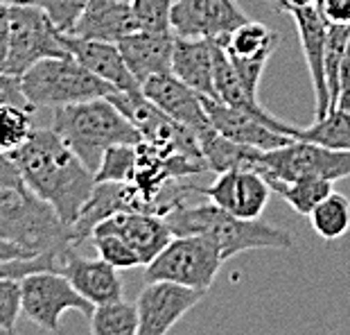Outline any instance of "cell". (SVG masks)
I'll return each instance as SVG.
<instances>
[{
    "label": "cell",
    "mask_w": 350,
    "mask_h": 335,
    "mask_svg": "<svg viewBox=\"0 0 350 335\" xmlns=\"http://www.w3.org/2000/svg\"><path fill=\"white\" fill-rule=\"evenodd\" d=\"M25 188L48 202L72 227L95 188V173L57 136L55 129L36 127L16 152L10 154Z\"/></svg>",
    "instance_id": "cell-1"
},
{
    "label": "cell",
    "mask_w": 350,
    "mask_h": 335,
    "mask_svg": "<svg viewBox=\"0 0 350 335\" xmlns=\"http://www.w3.org/2000/svg\"><path fill=\"white\" fill-rule=\"evenodd\" d=\"M174 236H206L217 245L221 260L240 256L253 249H289L294 238L285 229L262 220H244L206 202L197 206L181 204L165 215Z\"/></svg>",
    "instance_id": "cell-2"
},
{
    "label": "cell",
    "mask_w": 350,
    "mask_h": 335,
    "mask_svg": "<svg viewBox=\"0 0 350 335\" xmlns=\"http://www.w3.org/2000/svg\"><path fill=\"white\" fill-rule=\"evenodd\" d=\"M52 129L93 173H98L109 147L138 145L143 140L140 132L109 98L52 109Z\"/></svg>",
    "instance_id": "cell-3"
},
{
    "label": "cell",
    "mask_w": 350,
    "mask_h": 335,
    "mask_svg": "<svg viewBox=\"0 0 350 335\" xmlns=\"http://www.w3.org/2000/svg\"><path fill=\"white\" fill-rule=\"evenodd\" d=\"M0 240L29 254H62L72 247V232L59 213L27 188L0 186Z\"/></svg>",
    "instance_id": "cell-4"
},
{
    "label": "cell",
    "mask_w": 350,
    "mask_h": 335,
    "mask_svg": "<svg viewBox=\"0 0 350 335\" xmlns=\"http://www.w3.org/2000/svg\"><path fill=\"white\" fill-rule=\"evenodd\" d=\"M21 79L34 109H62L68 104L107 98L116 91L111 84L84 69L75 57H46L29 66Z\"/></svg>",
    "instance_id": "cell-5"
},
{
    "label": "cell",
    "mask_w": 350,
    "mask_h": 335,
    "mask_svg": "<svg viewBox=\"0 0 350 335\" xmlns=\"http://www.w3.org/2000/svg\"><path fill=\"white\" fill-rule=\"evenodd\" d=\"M46 57H70L68 32L57 29L48 14L39 7L12 5L7 43L0 55V71L23 75L29 66Z\"/></svg>",
    "instance_id": "cell-6"
},
{
    "label": "cell",
    "mask_w": 350,
    "mask_h": 335,
    "mask_svg": "<svg viewBox=\"0 0 350 335\" xmlns=\"http://www.w3.org/2000/svg\"><path fill=\"white\" fill-rule=\"evenodd\" d=\"M221 254L206 236H174L150 265H145V284L170 281L208 293L221 270Z\"/></svg>",
    "instance_id": "cell-7"
},
{
    "label": "cell",
    "mask_w": 350,
    "mask_h": 335,
    "mask_svg": "<svg viewBox=\"0 0 350 335\" xmlns=\"http://www.w3.org/2000/svg\"><path fill=\"white\" fill-rule=\"evenodd\" d=\"M256 173L273 182H292L299 177H321L327 182H339L350 177V150H330V147L294 138L292 143L260 150L256 154Z\"/></svg>",
    "instance_id": "cell-8"
},
{
    "label": "cell",
    "mask_w": 350,
    "mask_h": 335,
    "mask_svg": "<svg viewBox=\"0 0 350 335\" xmlns=\"http://www.w3.org/2000/svg\"><path fill=\"white\" fill-rule=\"evenodd\" d=\"M23 288V315L48 333H59V322L68 310L86 319L93 317L95 306L84 299L68 279L57 270H39L21 279Z\"/></svg>",
    "instance_id": "cell-9"
},
{
    "label": "cell",
    "mask_w": 350,
    "mask_h": 335,
    "mask_svg": "<svg viewBox=\"0 0 350 335\" xmlns=\"http://www.w3.org/2000/svg\"><path fill=\"white\" fill-rule=\"evenodd\" d=\"M215 43L221 46L233 71L237 73V77L247 86V91L258 95L260 79H262V73L267 64H269L271 55L278 48L280 34L269 25L249 18L235 32H230L226 39H219Z\"/></svg>",
    "instance_id": "cell-10"
},
{
    "label": "cell",
    "mask_w": 350,
    "mask_h": 335,
    "mask_svg": "<svg viewBox=\"0 0 350 335\" xmlns=\"http://www.w3.org/2000/svg\"><path fill=\"white\" fill-rule=\"evenodd\" d=\"M206 293L170 281H150L138 295V335H167Z\"/></svg>",
    "instance_id": "cell-11"
},
{
    "label": "cell",
    "mask_w": 350,
    "mask_h": 335,
    "mask_svg": "<svg viewBox=\"0 0 350 335\" xmlns=\"http://www.w3.org/2000/svg\"><path fill=\"white\" fill-rule=\"evenodd\" d=\"M247 21L235 0H176L172 5V32L188 39H226Z\"/></svg>",
    "instance_id": "cell-12"
},
{
    "label": "cell",
    "mask_w": 350,
    "mask_h": 335,
    "mask_svg": "<svg viewBox=\"0 0 350 335\" xmlns=\"http://www.w3.org/2000/svg\"><path fill=\"white\" fill-rule=\"evenodd\" d=\"M195 193L208 197V202L217 204L237 218L258 220L262 218L265 208L269 204L271 186L256 170L237 168L219 173L211 186H204V188L195 186Z\"/></svg>",
    "instance_id": "cell-13"
},
{
    "label": "cell",
    "mask_w": 350,
    "mask_h": 335,
    "mask_svg": "<svg viewBox=\"0 0 350 335\" xmlns=\"http://www.w3.org/2000/svg\"><path fill=\"white\" fill-rule=\"evenodd\" d=\"M57 272H62L70 281L77 293L98 306L122 301L124 286L120 279V270L109 265L104 258H86L79 256L75 249L68 247L57 256Z\"/></svg>",
    "instance_id": "cell-14"
},
{
    "label": "cell",
    "mask_w": 350,
    "mask_h": 335,
    "mask_svg": "<svg viewBox=\"0 0 350 335\" xmlns=\"http://www.w3.org/2000/svg\"><path fill=\"white\" fill-rule=\"evenodd\" d=\"M126 211L147 213V206L143 197L138 195L136 186L131 182H95L93 193L88 195L86 204L81 206L75 225L70 227L72 247L88 240L93 236L95 227H100L104 220Z\"/></svg>",
    "instance_id": "cell-15"
},
{
    "label": "cell",
    "mask_w": 350,
    "mask_h": 335,
    "mask_svg": "<svg viewBox=\"0 0 350 335\" xmlns=\"http://www.w3.org/2000/svg\"><path fill=\"white\" fill-rule=\"evenodd\" d=\"M95 232L118 234L133 251H136L143 267L150 265L163 251V247L174 238L163 215L145 213V211L118 213L113 218L104 220L100 227H95Z\"/></svg>",
    "instance_id": "cell-16"
},
{
    "label": "cell",
    "mask_w": 350,
    "mask_h": 335,
    "mask_svg": "<svg viewBox=\"0 0 350 335\" xmlns=\"http://www.w3.org/2000/svg\"><path fill=\"white\" fill-rule=\"evenodd\" d=\"M204 107L213 127L224 138L233 140L237 145L265 152V150H275V147H282L294 140L292 136H285V134L267 127L265 123H260L258 118H253L247 111L228 107V104L219 100L204 98Z\"/></svg>",
    "instance_id": "cell-17"
},
{
    "label": "cell",
    "mask_w": 350,
    "mask_h": 335,
    "mask_svg": "<svg viewBox=\"0 0 350 335\" xmlns=\"http://www.w3.org/2000/svg\"><path fill=\"white\" fill-rule=\"evenodd\" d=\"M299 29L301 48L305 55V64H308L312 88H314V121L323 118L330 111V91H327L325 82V39H327V23L321 16V12L317 10V5L305 7V10L289 12Z\"/></svg>",
    "instance_id": "cell-18"
},
{
    "label": "cell",
    "mask_w": 350,
    "mask_h": 335,
    "mask_svg": "<svg viewBox=\"0 0 350 335\" xmlns=\"http://www.w3.org/2000/svg\"><path fill=\"white\" fill-rule=\"evenodd\" d=\"M143 95L152 100L161 111H165L176 123L185 125L192 132H201L211 125L204 107V95L192 91L181 79L170 75H156L143 82Z\"/></svg>",
    "instance_id": "cell-19"
},
{
    "label": "cell",
    "mask_w": 350,
    "mask_h": 335,
    "mask_svg": "<svg viewBox=\"0 0 350 335\" xmlns=\"http://www.w3.org/2000/svg\"><path fill=\"white\" fill-rule=\"evenodd\" d=\"M174 32H150V29H136L118 43L124 64L129 66L131 75L140 82H147L156 75H170L172 73L174 55Z\"/></svg>",
    "instance_id": "cell-20"
},
{
    "label": "cell",
    "mask_w": 350,
    "mask_h": 335,
    "mask_svg": "<svg viewBox=\"0 0 350 335\" xmlns=\"http://www.w3.org/2000/svg\"><path fill=\"white\" fill-rule=\"evenodd\" d=\"M68 50L70 57H75L77 62L111 84L116 91L124 93H138L143 91L140 82L131 75L129 66L124 64V57L118 43L107 41H91V39H79V36L68 34Z\"/></svg>",
    "instance_id": "cell-21"
},
{
    "label": "cell",
    "mask_w": 350,
    "mask_h": 335,
    "mask_svg": "<svg viewBox=\"0 0 350 335\" xmlns=\"http://www.w3.org/2000/svg\"><path fill=\"white\" fill-rule=\"evenodd\" d=\"M138 21L133 16L131 3L120 0H88L75 27L68 34L79 39L120 43L124 36L136 32Z\"/></svg>",
    "instance_id": "cell-22"
},
{
    "label": "cell",
    "mask_w": 350,
    "mask_h": 335,
    "mask_svg": "<svg viewBox=\"0 0 350 335\" xmlns=\"http://www.w3.org/2000/svg\"><path fill=\"white\" fill-rule=\"evenodd\" d=\"M172 75L204 98L219 100L215 88V55L211 39L176 36L172 55Z\"/></svg>",
    "instance_id": "cell-23"
},
{
    "label": "cell",
    "mask_w": 350,
    "mask_h": 335,
    "mask_svg": "<svg viewBox=\"0 0 350 335\" xmlns=\"http://www.w3.org/2000/svg\"><path fill=\"white\" fill-rule=\"evenodd\" d=\"M197 138L201 152H204V159L208 163V170H213V173L219 175L226 173V170H237V168L253 170V166H256V154L260 150L233 143V140L221 136L213 125L197 132Z\"/></svg>",
    "instance_id": "cell-24"
},
{
    "label": "cell",
    "mask_w": 350,
    "mask_h": 335,
    "mask_svg": "<svg viewBox=\"0 0 350 335\" xmlns=\"http://www.w3.org/2000/svg\"><path fill=\"white\" fill-rule=\"evenodd\" d=\"M269 186L303 218H308L319 202H323L334 190V182L321 179V177H299L292 182H273Z\"/></svg>",
    "instance_id": "cell-25"
},
{
    "label": "cell",
    "mask_w": 350,
    "mask_h": 335,
    "mask_svg": "<svg viewBox=\"0 0 350 335\" xmlns=\"http://www.w3.org/2000/svg\"><path fill=\"white\" fill-rule=\"evenodd\" d=\"M308 218L312 229L323 240H339V238H344L350 232V199L344 193L332 190L323 202H319V206Z\"/></svg>",
    "instance_id": "cell-26"
},
{
    "label": "cell",
    "mask_w": 350,
    "mask_h": 335,
    "mask_svg": "<svg viewBox=\"0 0 350 335\" xmlns=\"http://www.w3.org/2000/svg\"><path fill=\"white\" fill-rule=\"evenodd\" d=\"M296 138L330 147V150H350V114L334 107L310 127H301Z\"/></svg>",
    "instance_id": "cell-27"
},
{
    "label": "cell",
    "mask_w": 350,
    "mask_h": 335,
    "mask_svg": "<svg viewBox=\"0 0 350 335\" xmlns=\"http://www.w3.org/2000/svg\"><path fill=\"white\" fill-rule=\"evenodd\" d=\"M88 324H91V335H138L136 303H126L122 299L98 306Z\"/></svg>",
    "instance_id": "cell-28"
},
{
    "label": "cell",
    "mask_w": 350,
    "mask_h": 335,
    "mask_svg": "<svg viewBox=\"0 0 350 335\" xmlns=\"http://www.w3.org/2000/svg\"><path fill=\"white\" fill-rule=\"evenodd\" d=\"M32 114L34 109L14 107V104L0 107V154L10 156L32 136L36 129Z\"/></svg>",
    "instance_id": "cell-29"
},
{
    "label": "cell",
    "mask_w": 350,
    "mask_h": 335,
    "mask_svg": "<svg viewBox=\"0 0 350 335\" xmlns=\"http://www.w3.org/2000/svg\"><path fill=\"white\" fill-rule=\"evenodd\" d=\"M350 39V25H327V39H325V82L330 91V109L337 104L339 93V71L344 62L346 48Z\"/></svg>",
    "instance_id": "cell-30"
},
{
    "label": "cell",
    "mask_w": 350,
    "mask_h": 335,
    "mask_svg": "<svg viewBox=\"0 0 350 335\" xmlns=\"http://www.w3.org/2000/svg\"><path fill=\"white\" fill-rule=\"evenodd\" d=\"M136 145H113L104 152L95 182H131L136 173Z\"/></svg>",
    "instance_id": "cell-31"
},
{
    "label": "cell",
    "mask_w": 350,
    "mask_h": 335,
    "mask_svg": "<svg viewBox=\"0 0 350 335\" xmlns=\"http://www.w3.org/2000/svg\"><path fill=\"white\" fill-rule=\"evenodd\" d=\"M91 240H93L95 251H98V256L107 260L109 265H113L116 270H133V267L143 265L136 251H133L118 234L93 232Z\"/></svg>",
    "instance_id": "cell-32"
},
{
    "label": "cell",
    "mask_w": 350,
    "mask_h": 335,
    "mask_svg": "<svg viewBox=\"0 0 350 335\" xmlns=\"http://www.w3.org/2000/svg\"><path fill=\"white\" fill-rule=\"evenodd\" d=\"M172 5L174 0H131L138 27L150 32H172Z\"/></svg>",
    "instance_id": "cell-33"
},
{
    "label": "cell",
    "mask_w": 350,
    "mask_h": 335,
    "mask_svg": "<svg viewBox=\"0 0 350 335\" xmlns=\"http://www.w3.org/2000/svg\"><path fill=\"white\" fill-rule=\"evenodd\" d=\"M23 315V288L21 279H0V329L14 331L18 317Z\"/></svg>",
    "instance_id": "cell-34"
},
{
    "label": "cell",
    "mask_w": 350,
    "mask_h": 335,
    "mask_svg": "<svg viewBox=\"0 0 350 335\" xmlns=\"http://www.w3.org/2000/svg\"><path fill=\"white\" fill-rule=\"evenodd\" d=\"M88 0H29L27 5L39 7L48 14V18L62 32H70L75 27L77 18L81 16Z\"/></svg>",
    "instance_id": "cell-35"
},
{
    "label": "cell",
    "mask_w": 350,
    "mask_h": 335,
    "mask_svg": "<svg viewBox=\"0 0 350 335\" xmlns=\"http://www.w3.org/2000/svg\"><path fill=\"white\" fill-rule=\"evenodd\" d=\"M57 256L59 254H39L34 258L0 260V279L3 277L23 279L27 274L39 272V270H57Z\"/></svg>",
    "instance_id": "cell-36"
},
{
    "label": "cell",
    "mask_w": 350,
    "mask_h": 335,
    "mask_svg": "<svg viewBox=\"0 0 350 335\" xmlns=\"http://www.w3.org/2000/svg\"><path fill=\"white\" fill-rule=\"evenodd\" d=\"M7 104L34 109L23 91V79H21V75H12V73L0 71V107H7Z\"/></svg>",
    "instance_id": "cell-37"
},
{
    "label": "cell",
    "mask_w": 350,
    "mask_h": 335,
    "mask_svg": "<svg viewBox=\"0 0 350 335\" xmlns=\"http://www.w3.org/2000/svg\"><path fill=\"white\" fill-rule=\"evenodd\" d=\"M327 25H350V0H317Z\"/></svg>",
    "instance_id": "cell-38"
},
{
    "label": "cell",
    "mask_w": 350,
    "mask_h": 335,
    "mask_svg": "<svg viewBox=\"0 0 350 335\" xmlns=\"http://www.w3.org/2000/svg\"><path fill=\"white\" fill-rule=\"evenodd\" d=\"M337 109H344L350 114V39H348V48L344 55V62H341V71H339V93H337ZM332 107V109H334Z\"/></svg>",
    "instance_id": "cell-39"
},
{
    "label": "cell",
    "mask_w": 350,
    "mask_h": 335,
    "mask_svg": "<svg viewBox=\"0 0 350 335\" xmlns=\"http://www.w3.org/2000/svg\"><path fill=\"white\" fill-rule=\"evenodd\" d=\"M0 186H12V188H25L23 179L18 175V168L7 154H0Z\"/></svg>",
    "instance_id": "cell-40"
},
{
    "label": "cell",
    "mask_w": 350,
    "mask_h": 335,
    "mask_svg": "<svg viewBox=\"0 0 350 335\" xmlns=\"http://www.w3.org/2000/svg\"><path fill=\"white\" fill-rule=\"evenodd\" d=\"M39 256V254H36ZM16 258H34V254H29V251L16 247V245L12 243H5L0 240V260H16Z\"/></svg>",
    "instance_id": "cell-41"
},
{
    "label": "cell",
    "mask_w": 350,
    "mask_h": 335,
    "mask_svg": "<svg viewBox=\"0 0 350 335\" xmlns=\"http://www.w3.org/2000/svg\"><path fill=\"white\" fill-rule=\"evenodd\" d=\"M7 29H10V5L0 3V55L7 43Z\"/></svg>",
    "instance_id": "cell-42"
},
{
    "label": "cell",
    "mask_w": 350,
    "mask_h": 335,
    "mask_svg": "<svg viewBox=\"0 0 350 335\" xmlns=\"http://www.w3.org/2000/svg\"><path fill=\"white\" fill-rule=\"evenodd\" d=\"M317 5V0H285V14L294 12V10H305V7Z\"/></svg>",
    "instance_id": "cell-43"
},
{
    "label": "cell",
    "mask_w": 350,
    "mask_h": 335,
    "mask_svg": "<svg viewBox=\"0 0 350 335\" xmlns=\"http://www.w3.org/2000/svg\"><path fill=\"white\" fill-rule=\"evenodd\" d=\"M275 12H285V0H267Z\"/></svg>",
    "instance_id": "cell-44"
},
{
    "label": "cell",
    "mask_w": 350,
    "mask_h": 335,
    "mask_svg": "<svg viewBox=\"0 0 350 335\" xmlns=\"http://www.w3.org/2000/svg\"><path fill=\"white\" fill-rule=\"evenodd\" d=\"M0 3H5V5H27L29 3V0H0Z\"/></svg>",
    "instance_id": "cell-45"
},
{
    "label": "cell",
    "mask_w": 350,
    "mask_h": 335,
    "mask_svg": "<svg viewBox=\"0 0 350 335\" xmlns=\"http://www.w3.org/2000/svg\"><path fill=\"white\" fill-rule=\"evenodd\" d=\"M0 335H16V331H7V329H0Z\"/></svg>",
    "instance_id": "cell-46"
},
{
    "label": "cell",
    "mask_w": 350,
    "mask_h": 335,
    "mask_svg": "<svg viewBox=\"0 0 350 335\" xmlns=\"http://www.w3.org/2000/svg\"><path fill=\"white\" fill-rule=\"evenodd\" d=\"M120 3H131V0H120Z\"/></svg>",
    "instance_id": "cell-47"
}]
</instances>
